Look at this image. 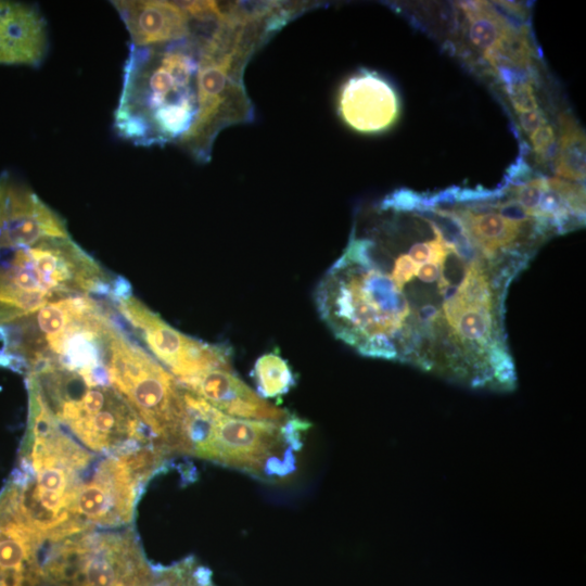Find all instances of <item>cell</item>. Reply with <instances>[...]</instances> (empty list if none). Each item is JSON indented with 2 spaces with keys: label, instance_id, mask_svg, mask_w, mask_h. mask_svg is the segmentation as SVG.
Listing matches in <instances>:
<instances>
[{
  "label": "cell",
  "instance_id": "6da1fadb",
  "mask_svg": "<svg viewBox=\"0 0 586 586\" xmlns=\"http://www.w3.org/2000/svg\"><path fill=\"white\" fill-rule=\"evenodd\" d=\"M360 224L316 289L332 333L364 356L475 385L511 384L505 303L528 262L485 250L449 191H395Z\"/></svg>",
  "mask_w": 586,
  "mask_h": 586
},
{
  "label": "cell",
  "instance_id": "7a4b0ae2",
  "mask_svg": "<svg viewBox=\"0 0 586 586\" xmlns=\"http://www.w3.org/2000/svg\"><path fill=\"white\" fill-rule=\"evenodd\" d=\"M298 13L297 4L225 2L224 17L200 29L198 114L178 143L195 161L211 160L213 144L222 129L253 120L254 107L243 84L245 65L271 35Z\"/></svg>",
  "mask_w": 586,
  "mask_h": 586
},
{
  "label": "cell",
  "instance_id": "3957f363",
  "mask_svg": "<svg viewBox=\"0 0 586 586\" xmlns=\"http://www.w3.org/2000/svg\"><path fill=\"white\" fill-rule=\"evenodd\" d=\"M200 35L148 47L129 43L114 129L138 146L179 143L198 114Z\"/></svg>",
  "mask_w": 586,
  "mask_h": 586
},
{
  "label": "cell",
  "instance_id": "277c9868",
  "mask_svg": "<svg viewBox=\"0 0 586 586\" xmlns=\"http://www.w3.org/2000/svg\"><path fill=\"white\" fill-rule=\"evenodd\" d=\"M187 455L264 482L290 477L310 423L292 415L282 422L227 416L183 387Z\"/></svg>",
  "mask_w": 586,
  "mask_h": 586
},
{
  "label": "cell",
  "instance_id": "5b68a950",
  "mask_svg": "<svg viewBox=\"0 0 586 586\" xmlns=\"http://www.w3.org/2000/svg\"><path fill=\"white\" fill-rule=\"evenodd\" d=\"M115 278L72 237L0 247V326L63 298L106 297Z\"/></svg>",
  "mask_w": 586,
  "mask_h": 586
},
{
  "label": "cell",
  "instance_id": "8992f818",
  "mask_svg": "<svg viewBox=\"0 0 586 586\" xmlns=\"http://www.w3.org/2000/svg\"><path fill=\"white\" fill-rule=\"evenodd\" d=\"M35 394L58 424L89 450L114 454L154 445L132 407L113 385H98L80 374L54 366L25 375Z\"/></svg>",
  "mask_w": 586,
  "mask_h": 586
},
{
  "label": "cell",
  "instance_id": "52a82bcc",
  "mask_svg": "<svg viewBox=\"0 0 586 586\" xmlns=\"http://www.w3.org/2000/svg\"><path fill=\"white\" fill-rule=\"evenodd\" d=\"M113 386L149 430L167 457L187 455L183 388L131 334L124 320L109 365Z\"/></svg>",
  "mask_w": 586,
  "mask_h": 586
},
{
  "label": "cell",
  "instance_id": "ba28073f",
  "mask_svg": "<svg viewBox=\"0 0 586 586\" xmlns=\"http://www.w3.org/2000/svg\"><path fill=\"white\" fill-rule=\"evenodd\" d=\"M152 563L132 525L48 542L42 586H144Z\"/></svg>",
  "mask_w": 586,
  "mask_h": 586
},
{
  "label": "cell",
  "instance_id": "9c48e42d",
  "mask_svg": "<svg viewBox=\"0 0 586 586\" xmlns=\"http://www.w3.org/2000/svg\"><path fill=\"white\" fill-rule=\"evenodd\" d=\"M153 357L179 383L214 369L231 370V348L187 335L164 321L136 296L122 278L107 298Z\"/></svg>",
  "mask_w": 586,
  "mask_h": 586
},
{
  "label": "cell",
  "instance_id": "30bf717a",
  "mask_svg": "<svg viewBox=\"0 0 586 586\" xmlns=\"http://www.w3.org/2000/svg\"><path fill=\"white\" fill-rule=\"evenodd\" d=\"M47 543L10 479L0 493V586H42Z\"/></svg>",
  "mask_w": 586,
  "mask_h": 586
},
{
  "label": "cell",
  "instance_id": "8fae6325",
  "mask_svg": "<svg viewBox=\"0 0 586 586\" xmlns=\"http://www.w3.org/2000/svg\"><path fill=\"white\" fill-rule=\"evenodd\" d=\"M71 237L66 221L10 171L0 175V247Z\"/></svg>",
  "mask_w": 586,
  "mask_h": 586
},
{
  "label": "cell",
  "instance_id": "7c38bea8",
  "mask_svg": "<svg viewBox=\"0 0 586 586\" xmlns=\"http://www.w3.org/2000/svg\"><path fill=\"white\" fill-rule=\"evenodd\" d=\"M339 114L356 131L380 132L399 114V100L392 85L379 74L361 71L349 77L339 93Z\"/></svg>",
  "mask_w": 586,
  "mask_h": 586
},
{
  "label": "cell",
  "instance_id": "4fadbf2b",
  "mask_svg": "<svg viewBox=\"0 0 586 586\" xmlns=\"http://www.w3.org/2000/svg\"><path fill=\"white\" fill-rule=\"evenodd\" d=\"M49 50L47 21L30 3L0 0V66L38 67Z\"/></svg>",
  "mask_w": 586,
  "mask_h": 586
},
{
  "label": "cell",
  "instance_id": "5bb4252c",
  "mask_svg": "<svg viewBox=\"0 0 586 586\" xmlns=\"http://www.w3.org/2000/svg\"><path fill=\"white\" fill-rule=\"evenodd\" d=\"M137 47L158 46L190 37L194 21L182 2L118 0L111 2Z\"/></svg>",
  "mask_w": 586,
  "mask_h": 586
},
{
  "label": "cell",
  "instance_id": "9a60e30c",
  "mask_svg": "<svg viewBox=\"0 0 586 586\" xmlns=\"http://www.w3.org/2000/svg\"><path fill=\"white\" fill-rule=\"evenodd\" d=\"M179 384L230 417L282 422L292 416L262 398L231 370H209Z\"/></svg>",
  "mask_w": 586,
  "mask_h": 586
},
{
  "label": "cell",
  "instance_id": "2e32d148",
  "mask_svg": "<svg viewBox=\"0 0 586 586\" xmlns=\"http://www.w3.org/2000/svg\"><path fill=\"white\" fill-rule=\"evenodd\" d=\"M586 141L583 129L566 114L559 116V141L555 156V173L572 182L585 180Z\"/></svg>",
  "mask_w": 586,
  "mask_h": 586
},
{
  "label": "cell",
  "instance_id": "e0dca14e",
  "mask_svg": "<svg viewBox=\"0 0 586 586\" xmlns=\"http://www.w3.org/2000/svg\"><path fill=\"white\" fill-rule=\"evenodd\" d=\"M257 394L275 398L286 394L295 384V377L288 361L279 353L270 352L255 361L252 370Z\"/></svg>",
  "mask_w": 586,
  "mask_h": 586
},
{
  "label": "cell",
  "instance_id": "ac0fdd59",
  "mask_svg": "<svg viewBox=\"0 0 586 586\" xmlns=\"http://www.w3.org/2000/svg\"><path fill=\"white\" fill-rule=\"evenodd\" d=\"M144 586H217L212 571L193 556L169 565H153Z\"/></svg>",
  "mask_w": 586,
  "mask_h": 586
},
{
  "label": "cell",
  "instance_id": "d6986e66",
  "mask_svg": "<svg viewBox=\"0 0 586 586\" xmlns=\"http://www.w3.org/2000/svg\"><path fill=\"white\" fill-rule=\"evenodd\" d=\"M506 92L518 114L539 109L535 90L530 81L507 85Z\"/></svg>",
  "mask_w": 586,
  "mask_h": 586
},
{
  "label": "cell",
  "instance_id": "ffe728a7",
  "mask_svg": "<svg viewBox=\"0 0 586 586\" xmlns=\"http://www.w3.org/2000/svg\"><path fill=\"white\" fill-rule=\"evenodd\" d=\"M531 145L538 162L548 160L550 153L556 148V131L551 125L538 128L530 136Z\"/></svg>",
  "mask_w": 586,
  "mask_h": 586
},
{
  "label": "cell",
  "instance_id": "44dd1931",
  "mask_svg": "<svg viewBox=\"0 0 586 586\" xmlns=\"http://www.w3.org/2000/svg\"><path fill=\"white\" fill-rule=\"evenodd\" d=\"M522 130L531 136L538 128L548 124L544 112L539 109L518 114Z\"/></svg>",
  "mask_w": 586,
  "mask_h": 586
}]
</instances>
